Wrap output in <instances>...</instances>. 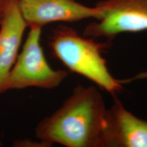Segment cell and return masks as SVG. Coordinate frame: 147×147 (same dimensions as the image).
<instances>
[{
	"mask_svg": "<svg viewBox=\"0 0 147 147\" xmlns=\"http://www.w3.org/2000/svg\"><path fill=\"white\" fill-rule=\"evenodd\" d=\"M106 110L97 88L78 84L57 110L38 124L36 136L66 147H102Z\"/></svg>",
	"mask_w": 147,
	"mask_h": 147,
	"instance_id": "6da1fadb",
	"label": "cell"
},
{
	"mask_svg": "<svg viewBox=\"0 0 147 147\" xmlns=\"http://www.w3.org/2000/svg\"><path fill=\"white\" fill-rule=\"evenodd\" d=\"M110 42H95L93 38L81 36L71 27L59 25L53 30L49 46L53 56L69 70L115 95L122 89V84L112 76L102 55Z\"/></svg>",
	"mask_w": 147,
	"mask_h": 147,
	"instance_id": "7a4b0ae2",
	"label": "cell"
},
{
	"mask_svg": "<svg viewBox=\"0 0 147 147\" xmlns=\"http://www.w3.org/2000/svg\"><path fill=\"white\" fill-rule=\"evenodd\" d=\"M23 51L16 59L5 84V91L38 87L53 89L68 76L63 69H54L49 65L40 45L42 27L31 26Z\"/></svg>",
	"mask_w": 147,
	"mask_h": 147,
	"instance_id": "3957f363",
	"label": "cell"
},
{
	"mask_svg": "<svg viewBox=\"0 0 147 147\" xmlns=\"http://www.w3.org/2000/svg\"><path fill=\"white\" fill-rule=\"evenodd\" d=\"M95 6L104 15L85 27L84 36L112 42L121 34L147 30V0H104Z\"/></svg>",
	"mask_w": 147,
	"mask_h": 147,
	"instance_id": "277c9868",
	"label": "cell"
},
{
	"mask_svg": "<svg viewBox=\"0 0 147 147\" xmlns=\"http://www.w3.org/2000/svg\"><path fill=\"white\" fill-rule=\"evenodd\" d=\"M18 3L29 27H42L57 21L74 23L87 18L100 20L104 15L98 7H87L74 0H18Z\"/></svg>",
	"mask_w": 147,
	"mask_h": 147,
	"instance_id": "5b68a950",
	"label": "cell"
},
{
	"mask_svg": "<svg viewBox=\"0 0 147 147\" xmlns=\"http://www.w3.org/2000/svg\"><path fill=\"white\" fill-rule=\"evenodd\" d=\"M102 147H147V120L136 117L117 97L106 110Z\"/></svg>",
	"mask_w": 147,
	"mask_h": 147,
	"instance_id": "8992f818",
	"label": "cell"
},
{
	"mask_svg": "<svg viewBox=\"0 0 147 147\" xmlns=\"http://www.w3.org/2000/svg\"><path fill=\"white\" fill-rule=\"evenodd\" d=\"M0 30V93L17 59L18 51L27 25L22 15L18 0H10Z\"/></svg>",
	"mask_w": 147,
	"mask_h": 147,
	"instance_id": "52a82bcc",
	"label": "cell"
},
{
	"mask_svg": "<svg viewBox=\"0 0 147 147\" xmlns=\"http://www.w3.org/2000/svg\"><path fill=\"white\" fill-rule=\"evenodd\" d=\"M14 146L23 147H47L52 146V144L41 140H40L39 142H36L29 139H24L15 141L14 143Z\"/></svg>",
	"mask_w": 147,
	"mask_h": 147,
	"instance_id": "ba28073f",
	"label": "cell"
},
{
	"mask_svg": "<svg viewBox=\"0 0 147 147\" xmlns=\"http://www.w3.org/2000/svg\"><path fill=\"white\" fill-rule=\"evenodd\" d=\"M141 79H147V71H144V72L138 74L133 76L131 78L123 79V80H118L119 83H121L123 85V84L129 83V82H131L132 81H134V80H141Z\"/></svg>",
	"mask_w": 147,
	"mask_h": 147,
	"instance_id": "9c48e42d",
	"label": "cell"
},
{
	"mask_svg": "<svg viewBox=\"0 0 147 147\" xmlns=\"http://www.w3.org/2000/svg\"><path fill=\"white\" fill-rule=\"evenodd\" d=\"M10 1V0H0V24L2 21Z\"/></svg>",
	"mask_w": 147,
	"mask_h": 147,
	"instance_id": "30bf717a",
	"label": "cell"
}]
</instances>
